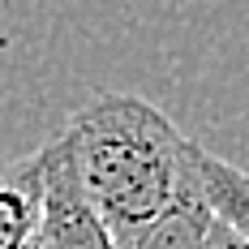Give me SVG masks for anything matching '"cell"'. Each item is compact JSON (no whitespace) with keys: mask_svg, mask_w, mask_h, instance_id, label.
Segmentation results:
<instances>
[{"mask_svg":"<svg viewBox=\"0 0 249 249\" xmlns=\"http://www.w3.org/2000/svg\"><path fill=\"white\" fill-rule=\"evenodd\" d=\"M60 138L73 155L86 198L121 249L172 206L189 176L194 138H185L142 95L107 90L82 103Z\"/></svg>","mask_w":249,"mask_h":249,"instance_id":"cell-1","label":"cell"},{"mask_svg":"<svg viewBox=\"0 0 249 249\" xmlns=\"http://www.w3.org/2000/svg\"><path fill=\"white\" fill-rule=\"evenodd\" d=\"M39 159H43V198H39L35 245L39 249H121L103 224V215L95 211V202L86 198L73 168V155H69L60 133L39 146Z\"/></svg>","mask_w":249,"mask_h":249,"instance_id":"cell-2","label":"cell"},{"mask_svg":"<svg viewBox=\"0 0 249 249\" xmlns=\"http://www.w3.org/2000/svg\"><path fill=\"white\" fill-rule=\"evenodd\" d=\"M211 224H215V211H211V202L202 194V180L194 172V146H189V176H185L180 194L172 198V206L155 224L142 228L124 249H206Z\"/></svg>","mask_w":249,"mask_h":249,"instance_id":"cell-3","label":"cell"},{"mask_svg":"<svg viewBox=\"0 0 249 249\" xmlns=\"http://www.w3.org/2000/svg\"><path fill=\"white\" fill-rule=\"evenodd\" d=\"M43 198V159L39 150L0 168V249H30Z\"/></svg>","mask_w":249,"mask_h":249,"instance_id":"cell-4","label":"cell"},{"mask_svg":"<svg viewBox=\"0 0 249 249\" xmlns=\"http://www.w3.org/2000/svg\"><path fill=\"white\" fill-rule=\"evenodd\" d=\"M194 172L202 180V194L211 202L215 219H224L249 245V172H241L236 163H228L219 155H211L198 142H194Z\"/></svg>","mask_w":249,"mask_h":249,"instance_id":"cell-5","label":"cell"},{"mask_svg":"<svg viewBox=\"0 0 249 249\" xmlns=\"http://www.w3.org/2000/svg\"><path fill=\"white\" fill-rule=\"evenodd\" d=\"M206 249H249V245L224 224V219H215V224H211V236H206Z\"/></svg>","mask_w":249,"mask_h":249,"instance_id":"cell-6","label":"cell"}]
</instances>
